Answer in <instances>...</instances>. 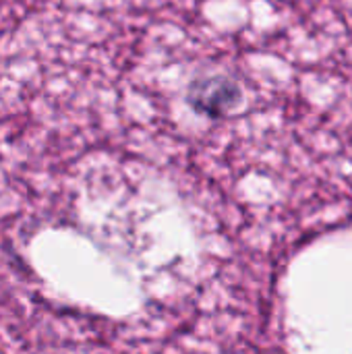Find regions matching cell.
Returning a JSON list of instances; mask_svg holds the SVG:
<instances>
[{"instance_id":"1","label":"cell","mask_w":352,"mask_h":354,"mask_svg":"<svg viewBox=\"0 0 352 354\" xmlns=\"http://www.w3.org/2000/svg\"><path fill=\"white\" fill-rule=\"evenodd\" d=\"M243 100L239 83L226 75H212L193 81L187 91V102L199 114L218 118L228 114Z\"/></svg>"}]
</instances>
